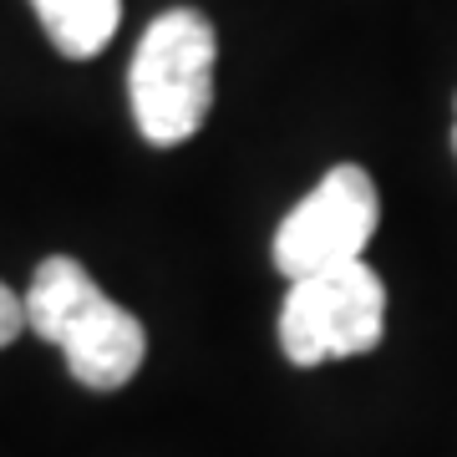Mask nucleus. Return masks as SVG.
Segmentation results:
<instances>
[{"label":"nucleus","instance_id":"f257e3e1","mask_svg":"<svg viewBox=\"0 0 457 457\" xmlns=\"http://www.w3.org/2000/svg\"><path fill=\"white\" fill-rule=\"evenodd\" d=\"M26 326L62 351L87 392L128 386L147 356V330L137 326V315L107 300L92 275L66 254L36 264L26 290Z\"/></svg>","mask_w":457,"mask_h":457},{"label":"nucleus","instance_id":"f03ea898","mask_svg":"<svg viewBox=\"0 0 457 457\" xmlns=\"http://www.w3.org/2000/svg\"><path fill=\"white\" fill-rule=\"evenodd\" d=\"M213 26L204 11H163L132 51V117L153 147L188 143L213 107Z\"/></svg>","mask_w":457,"mask_h":457},{"label":"nucleus","instance_id":"7ed1b4c3","mask_svg":"<svg viewBox=\"0 0 457 457\" xmlns=\"http://www.w3.org/2000/svg\"><path fill=\"white\" fill-rule=\"evenodd\" d=\"M386 330V285L361 260L290 279L279 311V345L295 366H320L371 351Z\"/></svg>","mask_w":457,"mask_h":457},{"label":"nucleus","instance_id":"20e7f679","mask_svg":"<svg viewBox=\"0 0 457 457\" xmlns=\"http://www.w3.org/2000/svg\"><path fill=\"white\" fill-rule=\"evenodd\" d=\"M376 219H381V198H376L371 173L361 163H336L275 228L279 275L305 279L315 270L361 260V249L376 234Z\"/></svg>","mask_w":457,"mask_h":457},{"label":"nucleus","instance_id":"39448f33","mask_svg":"<svg viewBox=\"0 0 457 457\" xmlns=\"http://www.w3.org/2000/svg\"><path fill=\"white\" fill-rule=\"evenodd\" d=\"M31 5L46 26L51 46L62 56H77V62L97 56L122 21V0H31Z\"/></svg>","mask_w":457,"mask_h":457},{"label":"nucleus","instance_id":"423d86ee","mask_svg":"<svg viewBox=\"0 0 457 457\" xmlns=\"http://www.w3.org/2000/svg\"><path fill=\"white\" fill-rule=\"evenodd\" d=\"M21 330H26V300L0 279V345H11Z\"/></svg>","mask_w":457,"mask_h":457},{"label":"nucleus","instance_id":"0eeeda50","mask_svg":"<svg viewBox=\"0 0 457 457\" xmlns=\"http://www.w3.org/2000/svg\"><path fill=\"white\" fill-rule=\"evenodd\" d=\"M453 147H457V128H453Z\"/></svg>","mask_w":457,"mask_h":457}]
</instances>
